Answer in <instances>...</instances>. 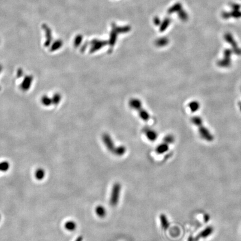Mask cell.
Listing matches in <instances>:
<instances>
[{
	"mask_svg": "<svg viewBox=\"0 0 241 241\" xmlns=\"http://www.w3.org/2000/svg\"><path fill=\"white\" fill-rule=\"evenodd\" d=\"M0 218H1V216H0Z\"/></svg>",
	"mask_w": 241,
	"mask_h": 241,
	"instance_id": "5bb4252c",
	"label": "cell"
},
{
	"mask_svg": "<svg viewBox=\"0 0 241 241\" xmlns=\"http://www.w3.org/2000/svg\"><path fill=\"white\" fill-rule=\"evenodd\" d=\"M95 213L100 218H104L107 214V211L103 206L98 205L95 208Z\"/></svg>",
	"mask_w": 241,
	"mask_h": 241,
	"instance_id": "277c9868",
	"label": "cell"
},
{
	"mask_svg": "<svg viewBox=\"0 0 241 241\" xmlns=\"http://www.w3.org/2000/svg\"><path fill=\"white\" fill-rule=\"evenodd\" d=\"M121 185L119 183H116L112 188L110 198V204L112 207L116 206L119 201Z\"/></svg>",
	"mask_w": 241,
	"mask_h": 241,
	"instance_id": "6da1fadb",
	"label": "cell"
},
{
	"mask_svg": "<svg viewBox=\"0 0 241 241\" xmlns=\"http://www.w3.org/2000/svg\"><path fill=\"white\" fill-rule=\"evenodd\" d=\"M104 143H105L107 148H108V149L109 150H110V151H112V150H114L113 144L112 141H111V140L109 138L107 137H104Z\"/></svg>",
	"mask_w": 241,
	"mask_h": 241,
	"instance_id": "52a82bcc",
	"label": "cell"
},
{
	"mask_svg": "<svg viewBox=\"0 0 241 241\" xmlns=\"http://www.w3.org/2000/svg\"><path fill=\"white\" fill-rule=\"evenodd\" d=\"M231 15L233 17H241V12H240L238 10H234L233 12H232V14H231Z\"/></svg>",
	"mask_w": 241,
	"mask_h": 241,
	"instance_id": "8fae6325",
	"label": "cell"
},
{
	"mask_svg": "<svg viewBox=\"0 0 241 241\" xmlns=\"http://www.w3.org/2000/svg\"><path fill=\"white\" fill-rule=\"evenodd\" d=\"M45 175V171L43 169H38L36 170V171H35V176L36 179L39 180H41L44 178Z\"/></svg>",
	"mask_w": 241,
	"mask_h": 241,
	"instance_id": "8992f818",
	"label": "cell"
},
{
	"mask_svg": "<svg viewBox=\"0 0 241 241\" xmlns=\"http://www.w3.org/2000/svg\"><path fill=\"white\" fill-rule=\"evenodd\" d=\"M168 150V145H166V144H162V145H160V146H159L157 148H156V152L158 154H163L164 152H165Z\"/></svg>",
	"mask_w": 241,
	"mask_h": 241,
	"instance_id": "ba28073f",
	"label": "cell"
},
{
	"mask_svg": "<svg viewBox=\"0 0 241 241\" xmlns=\"http://www.w3.org/2000/svg\"><path fill=\"white\" fill-rule=\"evenodd\" d=\"M10 168V165L8 162H2L0 163V171L5 172L8 171Z\"/></svg>",
	"mask_w": 241,
	"mask_h": 241,
	"instance_id": "30bf717a",
	"label": "cell"
},
{
	"mask_svg": "<svg viewBox=\"0 0 241 241\" xmlns=\"http://www.w3.org/2000/svg\"><path fill=\"white\" fill-rule=\"evenodd\" d=\"M213 232H214L213 227L212 226H208L195 237L194 241H199V240L200 239L207 238V237L210 236V235L213 233Z\"/></svg>",
	"mask_w": 241,
	"mask_h": 241,
	"instance_id": "7a4b0ae2",
	"label": "cell"
},
{
	"mask_svg": "<svg viewBox=\"0 0 241 241\" xmlns=\"http://www.w3.org/2000/svg\"><path fill=\"white\" fill-rule=\"evenodd\" d=\"M76 241H83L82 236H79V237L77 238V239L76 240Z\"/></svg>",
	"mask_w": 241,
	"mask_h": 241,
	"instance_id": "4fadbf2b",
	"label": "cell"
},
{
	"mask_svg": "<svg viewBox=\"0 0 241 241\" xmlns=\"http://www.w3.org/2000/svg\"><path fill=\"white\" fill-rule=\"evenodd\" d=\"M160 220L161 225L163 229L164 230L168 229L169 227V223L168 219L166 217V216L163 214H161L160 216Z\"/></svg>",
	"mask_w": 241,
	"mask_h": 241,
	"instance_id": "3957f363",
	"label": "cell"
},
{
	"mask_svg": "<svg viewBox=\"0 0 241 241\" xmlns=\"http://www.w3.org/2000/svg\"><path fill=\"white\" fill-rule=\"evenodd\" d=\"M126 151V148L124 147H118L114 150L115 155L117 156H122L124 155Z\"/></svg>",
	"mask_w": 241,
	"mask_h": 241,
	"instance_id": "9c48e42d",
	"label": "cell"
},
{
	"mask_svg": "<svg viewBox=\"0 0 241 241\" xmlns=\"http://www.w3.org/2000/svg\"><path fill=\"white\" fill-rule=\"evenodd\" d=\"M64 227L67 230L69 231H73L77 228V224L74 221L69 220L65 223Z\"/></svg>",
	"mask_w": 241,
	"mask_h": 241,
	"instance_id": "5b68a950",
	"label": "cell"
},
{
	"mask_svg": "<svg viewBox=\"0 0 241 241\" xmlns=\"http://www.w3.org/2000/svg\"><path fill=\"white\" fill-rule=\"evenodd\" d=\"M187 241H195L194 238H193V236H189V237L188 238Z\"/></svg>",
	"mask_w": 241,
	"mask_h": 241,
	"instance_id": "7c38bea8",
	"label": "cell"
}]
</instances>
